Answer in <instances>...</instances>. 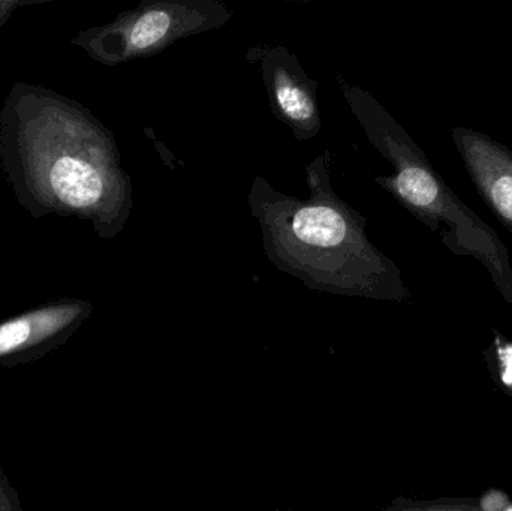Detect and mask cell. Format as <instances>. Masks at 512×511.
<instances>
[{"label":"cell","mask_w":512,"mask_h":511,"mask_svg":"<svg viewBox=\"0 0 512 511\" xmlns=\"http://www.w3.org/2000/svg\"><path fill=\"white\" fill-rule=\"evenodd\" d=\"M384 511H483L477 507L460 506V504H409V506H394Z\"/></svg>","instance_id":"obj_9"},{"label":"cell","mask_w":512,"mask_h":511,"mask_svg":"<svg viewBox=\"0 0 512 511\" xmlns=\"http://www.w3.org/2000/svg\"><path fill=\"white\" fill-rule=\"evenodd\" d=\"M453 140L478 195L512 234V150L462 126L453 129Z\"/></svg>","instance_id":"obj_7"},{"label":"cell","mask_w":512,"mask_h":511,"mask_svg":"<svg viewBox=\"0 0 512 511\" xmlns=\"http://www.w3.org/2000/svg\"><path fill=\"white\" fill-rule=\"evenodd\" d=\"M337 83L367 140L393 165V174L378 176L375 182L439 234L453 254L483 264L502 296L512 303L510 254L498 233L460 200L426 153L375 96L348 83L342 75H337Z\"/></svg>","instance_id":"obj_3"},{"label":"cell","mask_w":512,"mask_h":511,"mask_svg":"<svg viewBox=\"0 0 512 511\" xmlns=\"http://www.w3.org/2000/svg\"><path fill=\"white\" fill-rule=\"evenodd\" d=\"M0 168L32 218H78L102 240L128 224L134 192L113 132L62 93L11 87L0 110Z\"/></svg>","instance_id":"obj_1"},{"label":"cell","mask_w":512,"mask_h":511,"mask_svg":"<svg viewBox=\"0 0 512 511\" xmlns=\"http://www.w3.org/2000/svg\"><path fill=\"white\" fill-rule=\"evenodd\" d=\"M331 153L306 165L309 198L298 200L256 174L248 195L265 257L309 290L405 302L411 297L397 264L366 233V216L331 185Z\"/></svg>","instance_id":"obj_2"},{"label":"cell","mask_w":512,"mask_h":511,"mask_svg":"<svg viewBox=\"0 0 512 511\" xmlns=\"http://www.w3.org/2000/svg\"><path fill=\"white\" fill-rule=\"evenodd\" d=\"M233 11L219 0H143L111 23L77 33L71 44L105 66L146 59L179 39L224 27Z\"/></svg>","instance_id":"obj_4"},{"label":"cell","mask_w":512,"mask_h":511,"mask_svg":"<svg viewBox=\"0 0 512 511\" xmlns=\"http://www.w3.org/2000/svg\"><path fill=\"white\" fill-rule=\"evenodd\" d=\"M0 511H24L14 486L0 470Z\"/></svg>","instance_id":"obj_8"},{"label":"cell","mask_w":512,"mask_h":511,"mask_svg":"<svg viewBox=\"0 0 512 511\" xmlns=\"http://www.w3.org/2000/svg\"><path fill=\"white\" fill-rule=\"evenodd\" d=\"M93 314L92 303L57 299L0 323V368L33 362L65 344Z\"/></svg>","instance_id":"obj_5"},{"label":"cell","mask_w":512,"mask_h":511,"mask_svg":"<svg viewBox=\"0 0 512 511\" xmlns=\"http://www.w3.org/2000/svg\"><path fill=\"white\" fill-rule=\"evenodd\" d=\"M259 68L274 117L297 140L315 138L322 126L318 83L306 74L297 56L285 45L268 47L259 54Z\"/></svg>","instance_id":"obj_6"},{"label":"cell","mask_w":512,"mask_h":511,"mask_svg":"<svg viewBox=\"0 0 512 511\" xmlns=\"http://www.w3.org/2000/svg\"><path fill=\"white\" fill-rule=\"evenodd\" d=\"M45 2H48V0H0V30L5 26L6 21L9 20L15 9L21 8V6Z\"/></svg>","instance_id":"obj_10"}]
</instances>
